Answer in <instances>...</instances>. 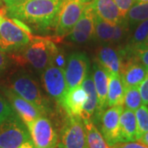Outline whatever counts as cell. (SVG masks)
<instances>
[{"instance_id":"44dd1931","label":"cell","mask_w":148,"mask_h":148,"mask_svg":"<svg viewBox=\"0 0 148 148\" xmlns=\"http://www.w3.org/2000/svg\"><path fill=\"white\" fill-rule=\"evenodd\" d=\"M125 87L120 75L109 74V86L107 93V107L123 106Z\"/></svg>"},{"instance_id":"5bb4252c","label":"cell","mask_w":148,"mask_h":148,"mask_svg":"<svg viewBox=\"0 0 148 148\" xmlns=\"http://www.w3.org/2000/svg\"><path fill=\"white\" fill-rule=\"evenodd\" d=\"M147 72V67L132 57H128L124 58L119 75L126 89L128 87L139 86L146 77Z\"/></svg>"},{"instance_id":"f35d334b","label":"cell","mask_w":148,"mask_h":148,"mask_svg":"<svg viewBox=\"0 0 148 148\" xmlns=\"http://www.w3.org/2000/svg\"><path fill=\"white\" fill-rule=\"evenodd\" d=\"M4 17H3V12H0V24H1V22L3 21V19Z\"/></svg>"},{"instance_id":"5b68a950","label":"cell","mask_w":148,"mask_h":148,"mask_svg":"<svg viewBox=\"0 0 148 148\" xmlns=\"http://www.w3.org/2000/svg\"><path fill=\"white\" fill-rule=\"evenodd\" d=\"M58 148H87L86 134L81 117L67 114L58 136Z\"/></svg>"},{"instance_id":"83f0119b","label":"cell","mask_w":148,"mask_h":148,"mask_svg":"<svg viewBox=\"0 0 148 148\" xmlns=\"http://www.w3.org/2000/svg\"><path fill=\"white\" fill-rule=\"evenodd\" d=\"M15 111L9 102L0 95V124L15 114Z\"/></svg>"},{"instance_id":"1f68e13d","label":"cell","mask_w":148,"mask_h":148,"mask_svg":"<svg viewBox=\"0 0 148 148\" xmlns=\"http://www.w3.org/2000/svg\"><path fill=\"white\" fill-rule=\"evenodd\" d=\"M111 148H148V147L138 141H134L127 143H118L112 146Z\"/></svg>"},{"instance_id":"7c38bea8","label":"cell","mask_w":148,"mask_h":148,"mask_svg":"<svg viewBox=\"0 0 148 148\" xmlns=\"http://www.w3.org/2000/svg\"><path fill=\"white\" fill-rule=\"evenodd\" d=\"M124 58L123 49H115L110 45L102 46L96 53V64L109 74L119 75Z\"/></svg>"},{"instance_id":"f546056e","label":"cell","mask_w":148,"mask_h":148,"mask_svg":"<svg viewBox=\"0 0 148 148\" xmlns=\"http://www.w3.org/2000/svg\"><path fill=\"white\" fill-rule=\"evenodd\" d=\"M116 3L121 16L125 18L130 8L134 4V0H114Z\"/></svg>"},{"instance_id":"52a82bcc","label":"cell","mask_w":148,"mask_h":148,"mask_svg":"<svg viewBox=\"0 0 148 148\" xmlns=\"http://www.w3.org/2000/svg\"><path fill=\"white\" fill-rule=\"evenodd\" d=\"M29 140L28 128L16 114L0 124V148H17Z\"/></svg>"},{"instance_id":"d6a6232c","label":"cell","mask_w":148,"mask_h":148,"mask_svg":"<svg viewBox=\"0 0 148 148\" xmlns=\"http://www.w3.org/2000/svg\"><path fill=\"white\" fill-rule=\"evenodd\" d=\"M8 64V58L4 51L0 48V70H3L6 68Z\"/></svg>"},{"instance_id":"603a6c76","label":"cell","mask_w":148,"mask_h":148,"mask_svg":"<svg viewBox=\"0 0 148 148\" xmlns=\"http://www.w3.org/2000/svg\"><path fill=\"white\" fill-rule=\"evenodd\" d=\"M148 36V19L140 22L137 25V28L133 32L132 36L128 40L127 45L123 49L125 53V58L128 53H130L132 50L141 47L147 39Z\"/></svg>"},{"instance_id":"4316f807","label":"cell","mask_w":148,"mask_h":148,"mask_svg":"<svg viewBox=\"0 0 148 148\" xmlns=\"http://www.w3.org/2000/svg\"><path fill=\"white\" fill-rule=\"evenodd\" d=\"M134 112L137 120V138L138 140L144 133L148 132V106L143 104Z\"/></svg>"},{"instance_id":"d4e9b609","label":"cell","mask_w":148,"mask_h":148,"mask_svg":"<svg viewBox=\"0 0 148 148\" xmlns=\"http://www.w3.org/2000/svg\"><path fill=\"white\" fill-rule=\"evenodd\" d=\"M127 23L131 26L138 25L140 22L148 19L147 3H135L130 8L126 15Z\"/></svg>"},{"instance_id":"4fadbf2b","label":"cell","mask_w":148,"mask_h":148,"mask_svg":"<svg viewBox=\"0 0 148 148\" xmlns=\"http://www.w3.org/2000/svg\"><path fill=\"white\" fill-rule=\"evenodd\" d=\"M95 16V12L90 3L86 6L79 20L75 24L69 34L70 39L73 42L82 44L90 40L93 37Z\"/></svg>"},{"instance_id":"8992f818","label":"cell","mask_w":148,"mask_h":148,"mask_svg":"<svg viewBox=\"0 0 148 148\" xmlns=\"http://www.w3.org/2000/svg\"><path fill=\"white\" fill-rule=\"evenodd\" d=\"M36 148H57L58 134L51 120L41 115L26 125Z\"/></svg>"},{"instance_id":"9c48e42d","label":"cell","mask_w":148,"mask_h":148,"mask_svg":"<svg viewBox=\"0 0 148 148\" xmlns=\"http://www.w3.org/2000/svg\"><path fill=\"white\" fill-rule=\"evenodd\" d=\"M42 81L48 94L61 106L68 91L64 69L59 68L53 64H49L46 69H44Z\"/></svg>"},{"instance_id":"e0dca14e","label":"cell","mask_w":148,"mask_h":148,"mask_svg":"<svg viewBox=\"0 0 148 148\" xmlns=\"http://www.w3.org/2000/svg\"><path fill=\"white\" fill-rule=\"evenodd\" d=\"M90 5L96 16L112 25L124 19L114 0H92Z\"/></svg>"},{"instance_id":"484cf974","label":"cell","mask_w":148,"mask_h":148,"mask_svg":"<svg viewBox=\"0 0 148 148\" xmlns=\"http://www.w3.org/2000/svg\"><path fill=\"white\" fill-rule=\"evenodd\" d=\"M143 105V100L138 86L128 87L125 89L123 98V108L135 111Z\"/></svg>"},{"instance_id":"30bf717a","label":"cell","mask_w":148,"mask_h":148,"mask_svg":"<svg viewBox=\"0 0 148 148\" xmlns=\"http://www.w3.org/2000/svg\"><path fill=\"white\" fill-rule=\"evenodd\" d=\"M90 68V61L84 53L76 52L69 55L64 68L68 90L82 85L86 77Z\"/></svg>"},{"instance_id":"2e32d148","label":"cell","mask_w":148,"mask_h":148,"mask_svg":"<svg viewBox=\"0 0 148 148\" xmlns=\"http://www.w3.org/2000/svg\"><path fill=\"white\" fill-rule=\"evenodd\" d=\"M4 93L15 113L26 125L36 119L38 117L44 115L37 107L17 95L12 89L4 90Z\"/></svg>"},{"instance_id":"d590c367","label":"cell","mask_w":148,"mask_h":148,"mask_svg":"<svg viewBox=\"0 0 148 148\" xmlns=\"http://www.w3.org/2000/svg\"><path fill=\"white\" fill-rule=\"evenodd\" d=\"M138 141L148 147V132H146V133H144L143 136L138 139Z\"/></svg>"},{"instance_id":"d6986e66","label":"cell","mask_w":148,"mask_h":148,"mask_svg":"<svg viewBox=\"0 0 148 148\" xmlns=\"http://www.w3.org/2000/svg\"><path fill=\"white\" fill-rule=\"evenodd\" d=\"M137 140L135 112L123 108L119 118V143L134 142Z\"/></svg>"},{"instance_id":"ffe728a7","label":"cell","mask_w":148,"mask_h":148,"mask_svg":"<svg viewBox=\"0 0 148 148\" xmlns=\"http://www.w3.org/2000/svg\"><path fill=\"white\" fill-rule=\"evenodd\" d=\"M82 86L86 90V99L82 107L80 117L82 120L90 119L93 121L97 109V95L95 91V85L92 79V76L87 75L84 81L82 82Z\"/></svg>"},{"instance_id":"74e56055","label":"cell","mask_w":148,"mask_h":148,"mask_svg":"<svg viewBox=\"0 0 148 148\" xmlns=\"http://www.w3.org/2000/svg\"><path fill=\"white\" fill-rule=\"evenodd\" d=\"M148 0H134V3H147Z\"/></svg>"},{"instance_id":"836d02e7","label":"cell","mask_w":148,"mask_h":148,"mask_svg":"<svg viewBox=\"0 0 148 148\" xmlns=\"http://www.w3.org/2000/svg\"><path fill=\"white\" fill-rule=\"evenodd\" d=\"M3 3H5V5L7 8H10L12 6H15L23 3L26 0H3Z\"/></svg>"},{"instance_id":"6da1fadb","label":"cell","mask_w":148,"mask_h":148,"mask_svg":"<svg viewBox=\"0 0 148 148\" xmlns=\"http://www.w3.org/2000/svg\"><path fill=\"white\" fill-rule=\"evenodd\" d=\"M65 0H26L8 8V15L25 24L40 28L54 26L60 8Z\"/></svg>"},{"instance_id":"7a4b0ae2","label":"cell","mask_w":148,"mask_h":148,"mask_svg":"<svg viewBox=\"0 0 148 148\" xmlns=\"http://www.w3.org/2000/svg\"><path fill=\"white\" fill-rule=\"evenodd\" d=\"M22 49V53L18 56L17 61L21 64H30L37 70L46 69L58 53L54 40L48 36H34L31 42Z\"/></svg>"},{"instance_id":"4dcf8cb0","label":"cell","mask_w":148,"mask_h":148,"mask_svg":"<svg viewBox=\"0 0 148 148\" xmlns=\"http://www.w3.org/2000/svg\"><path fill=\"white\" fill-rule=\"evenodd\" d=\"M138 89L143 100V104L148 106V72L143 82L138 86Z\"/></svg>"},{"instance_id":"277c9868","label":"cell","mask_w":148,"mask_h":148,"mask_svg":"<svg viewBox=\"0 0 148 148\" xmlns=\"http://www.w3.org/2000/svg\"><path fill=\"white\" fill-rule=\"evenodd\" d=\"M92 0H65L55 21V34L58 40L69 35L86 6Z\"/></svg>"},{"instance_id":"ab89813d","label":"cell","mask_w":148,"mask_h":148,"mask_svg":"<svg viewBox=\"0 0 148 148\" xmlns=\"http://www.w3.org/2000/svg\"><path fill=\"white\" fill-rule=\"evenodd\" d=\"M57 148H58V147H57Z\"/></svg>"},{"instance_id":"7402d4cb","label":"cell","mask_w":148,"mask_h":148,"mask_svg":"<svg viewBox=\"0 0 148 148\" xmlns=\"http://www.w3.org/2000/svg\"><path fill=\"white\" fill-rule=\"evenodd\" d=\"M83 123L86 134L87 148H111L94 122L90 119H84Z\"/></svg>"},{"instance_id":"8d00e7d4","label":"cell","mask_w":148,"mask_h":148,"mask_svg":"<svg viewBox=\"0 0 148 148\" xmlns=\"http://www.w3.org/2000/svg\"><path fill=\"white\" fill-rule=\"evenodd\" d=\"M141 47H148V36L147 37V39L145 40V41H144V43H143V45L141 46Z\"/></svg>"},{"instance_id":"f1b7e54d","label":"cell","mask_w":148,"mask_h":148,"mask_svg":"<svg viewBox=\"0 0 148 148\" xmlns=\"http://www.w3.org/2000/svg\"><path fill=\"white\" fill-rule=\"evenodd\" d=\"M132 57L148 68V47H140L132 50L126 58Z\"/></svg>"},{"instance_id":"ba28073f","label":"cell","mask_w":148,"mask_h":148,"mask_svg":"<svg viewBox=\"0 0 148 148\" xmlns=\"http://www.w3.org/2000/svg\"><path fill=\"white\" fill-rule=\"evenodd\" d=\"M11 89L23 99L37 107L44 115H45L49 110L48 101L42 95L39 86L31 77L27 75L17 76L12 81Z\"/></svg>"},{"instance_id":"ac0fdd59","label":"cell","mask_w":148,"mask_h":148,"mask_svg":"<svg viewBox=\"0 0 148 148\" xmlns=\"http://www.w3.org/2000/svg\"><path fill=\"white\" fill-rule=\"evenodd\" d=\"M86 99V90L82 86L80 85L67 91L61 107L64 109L67 114L80 117Z\"/></svg>"},{"instance_id":"9a60e30c","label":"cell","mask_w":148,"mask_h":148,"mask_svg":"<svg viewBox=\"0 0 148 148\" xmlns=\"http://www.w3.org/2000/svg\"><path fill=\"white\" fill-rule=\"evenodd\" d=\"M92 79L97 95V109L93 122L100 120L101 114L107 109V93L109 86V73L97 64L93 66Z\"/></svg>"},{"instance_id":"8fae6325","label":"cell","mask_w":148,"mask_h":148,"mask_svg":"<svg viewBox=\"0 0 148 148\" xmlns=\"http://www.w3.org/2000/svg\"><path fill=\"white\" fill-rule=\"evenodd\" d=\"M123 106H116L106 109L101 114V132L110 147L119 143V118Z\"/></svg>"},{"instance_id":"cb8c5ba5","label":"cell","mask_w":148,"mask_h":148,"mask_svg":"<svg viewBox=\"0 0 148 148\" xmlns=\"http://www.w3.org/2000/svg\"><path fill=\"white\" fill-rule=\"evenodd\" d=\"M114 26L95 15L94 36L103 42H112L114 35Z\"/></svg>"},{"instance_id":"3957f363","label":"cell","mask_w":148,"mask_h":148,"mask_svg":"<svg viewBox=\"0 0 148 148\" xmlns=\"http://www.w3.org/2000/svg\"><path fill=\"white\" fill-rule=\"evenodd\" d=\"M34 37L30 28L16 18H3L0 24V48L14 51L27 46Z\"/></svg>"},{"instance_id":"e575fe53","label":"cell","mask_w":148,"mask_h":148,"mask_svg":"<svg viewBox=\"0 0 148 148\" xmlns=\"http://www.w3.org/2000/svg\"><path fill=\"white\" fill-rule=\"evenodd\" d=\"M17 148H36L35 147L34 143H32V140H29L26 143H24L23 144H21L20 147H18Z\"/></svg>"}]
</instances>
